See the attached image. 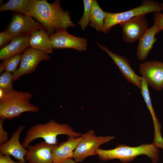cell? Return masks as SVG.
Listing matches in <instances>:
<instances>
[{
	"label": "cell",
	"mask_w": 163,
	"mask_h": 163,
	"mask_svg": "<svg viewBox=\"0 0 163 163\" xmlns=\"http://www.w3.org/2000/svg\"><path fill=\"white\" fill-rule=\"evenodd\" d=\"M82 136L78 137L69 136L66 141L55 145L52 150L54 163H61L73 158L74 152L81 140Z\"/></svg>",
	"instance_id": "obj_15"
},
{
	"label": "cell",
	"mask_w": 163,
	"mask_h": 163,
	"mask_svg": "<svg viewBox=\"0 0 163 163\" xmlns=\"http://www.w3.org/2000/svg\"><path fill=\"white\" fill-rule=\"evenodd\" d=\"M0 163H22L19 161L17 162L13 161L10 156L0 154Z\"/></svg>",
	"instance_id": "obj_28"
},
{
	"label": "cell",
	"mask_w": 163,
	"mask_h": 163,
	"mask_svg": "<svg viewBox=\"0 0 163 163\" xmlns=\"http://www.w3.org/2000/svg\"><path fill=\"white\" fill-rule=\"evenodd\" d=\"M141 93L151 114L153 122L154 131L159 132L161 131L162 126L159 122L153 109L148 89V85L142 77H141Z\"/></svg>",
	"instance_id": "obj_20"
},
{
	"label": "cell",
	"mask_w": 163,
	"mask_h": 163,
	"mask_svg": "<svg viewBox=\"0 0 163 163\" xmlns=\"http://www.w3.org/2000/svg\"><path fill=\"white\" fill-rule=\"evenodd\" d=\"M84 11L82 16L77 23L80 25V28L85 30L90 22L92 0H83Z\"/></svg>",
	"instance_id": "obj_24"
},
{
	"label": "cell",
	"mask_w": 163,
	"mask_h": 163,
	"mask_svg": "<svg viewBox=\"0 0 163 163\" xmlns=\"http://www.w3.org/2000/svg\"><path fill=\"white\" fill-rule=\"evenodd\" d=\"M60 135L78 137L82 134L74 131L68 124H60L51 120L46 123L30 127L25 134L22 144L26 148L32 141L41 138L46 143L56 146L58 145L57 136Z\"/></svg>",
	"instance_id": "obj_2"
},
{
	"label": "cell",
	"mask_w": 163,
	"mask_h": 163,
	"mask_svg": "<svg viewBox=\"0 0 163 163\" xmlns=\"http://www.w3.org/2000/svg\"><path fill=\"white\" fill-rule=\"evenodd\" d=\"M21 55L19 54L8 59L4 60L0 66V73L4 70L14 73L17 69L18 66L20 62Z\"/></svg>",
	"instance_id": "obj_22"
},
{
	"label": "cell",
	"mask_w": 163,
	"mask_h": 163,
	"mask_svg": "<svg viewBox=\"0 0 163 163\" xmlns=\"http://www.w3.org/2000/svg\"><path fill=\"white\" fill-rule=\"evenodd\" d=\"M28 4L29 0H10L0 6V11H12L27 15Z\"/></svg>",
	"instance_id": "obj_21"
},
{
	"label": "cell",
	"mask_w": 163,
	"mask_h": 163,
	"mask_svg": "<svg viewBox=\"0 0 163 163\" xmlns=\"http://www.w3.org/2000/svg\"><path fill=\"white\" fill-rule=\"evenodd\" d=\"M53 49L71 48L79 51L87 49V40L69 33L67 30L57 31L50 35Z\"/></svg>",
	"instance_id": "obj_11"
},
{
	"label": "cell",
	"mask_w": 163,
	"mask_h": 163,
	"mask_svg": "<svg viewBox=\"0 0 163 163\" xmlns=\"http://www.w3.org/2000/svg\"><path fill=\"white\" fill-rule=\"evenodd\" d=\"M29 46L48 54L53 52L50 35L45 29H37L32 32L28 39Z\"/></svg>",
	"instance_id": "obj_17"
},
{
	"label": "cell",
	"mask_w": 163,
	"mask_h": 163,
	"mask_svg": "<svg viewBox=\"0 0 163 163\" xmlns=\"http://www.w3.org/2000/svg\"><path fill=\"white\" fill-rule=\"evenodd\" d=\"M13 37L6 31L0 33V47L2 48L5 46L8 42L11 41Z\"/></svg>",
	"instance_id": "obj_26"
},
{
	"label": "cell",
	"mask_w": 163,
	"mask_h": 163,
	"mask_svg": "<svg viewBox=\"0 0 163 163\" xmlns=\"http://www.w3.org/2000/svg\"><path fill=\"white\" fill-rule=\"evenodd\" d=\"M162 11L160 4L152 0H145L141 5L125 11L112 13L105 12L102 32L106 34L111 28L117 24L127 21L136 16L151 12H159Z\"/></svg>",
	"instance_id": "obj_5"
},
{
	"label": "cell",
	"mask_w": 163,
	"mask_h": 163,
	"mask_svg": "<svg viewBox=\"0 0 163 163\" xmlns=\"http://www.w3.org/2000/svg\"><path fill=\"white\" fill-rule=\"evenodd\" d=\"M13 74L5 71L0 76V95L13 90Z\"/></svg>",
	"instance_id": "obj_23"
},
{
	"label": "cell",
	"mask_w": 163,
	"mask_h": 163,
	"mask_svg": "<svg viewBox=\"0 0 163 163\" xmlns=\"http://www.w3.org/2000/svg\"><path fill=\"white\" fill-rule=\"evenodd\" d=\"M154 23L157 25L158 32L163 30V13L161 12L154 13Z\"/></svg>",
	"instance_id": "obj_25"
},
{
	"label": "cell",
	"mask_w": 163,
	"mask_h": 163,
	"mask_svg": "<svg viewBox=\"0 0 163 163\" xmlns=\"http://www.w3.org/2000/svg\"><path fill=\"white\" fill-rule=\"evenodd\" d=\"M33 96L29 92L14 89L0 95V119L10 120L25 112H38L39 108L30 102Z\"/></svg>",
	"instance_id": "obj_3"
},
{
	"label": "cell",
	"mask_w": 163,
	"mask_h": 163,
	"mask_svg": "<svg viewBox=\"0 0 163 163\" xmlns=\"http://www.w3.org/2000/svg\"><path fill=\"white\" fill-rule=\"evenodd\" d=\"M113 136H97L94 130H90L82 134V139L74 152L73 158L76 162H81L87 157L97 155L100 146L113 139Z\"/></svg>",
	"instance_id": "obj_6"
},
{
	"label": "cell",
	"mask_w": 163,
	"mask_h": 163,
	"mask_svg": "<svg viewBox=\"0 0 163 163\" xmlns=\"http://www.w3.org/2000/svg\"><path fill=\"white\" fill-rule=\"evenodd\" d=\"M4 120H0V144L2 145L8 141V135L7 132L5 131L3 126Z\"/></svg>",
	"instance_id": "obj_27"
},
{
	"label": "cell",
	"mask_w": 163,
	"mask_h": 163,
	"mask_svg": "<svg viewBox=\"0 0 163 163\" xmlns=\"http://www.w3.org/2000/svg\"><path fill=\"white\" fill-rule=\"evenodd\" d=\"M55 145L45 141L29 145L25 157L28 163H54L52 150Z\"/></svg>",
	"instance_id": "obj_14"
},
{
	"label": "cell",
	"mask_w": 163,
	"mask_h": 163,
	"mask_svg": "<svg viewBox=\"0 0 163 163\" xmlns=\"http://www.w3.org/2000/svg\"><path fill=\"white\" fill-rule=\"evenodd\" d=\"M146 14L136 16L119 24L125 42L133 43L139 40L149 29Z\"/></svg>",
	"instance_id": "obj_9"
},
{
	"label": "cell",
	"mask_w": 163,
	"mask_h": 163,
	"mask_svg": "<svg viewBox=\"0 0 163 163\" xmlns=\"http://www.w3.org/2000/svg\"><path fill=\"white\" fill-rule=\"evenodd\" d=\"M162 11H163V3L160 4Z\"/></svg>",
	"instance_id": "obj_30"
},
{
	"label": "cell",
	"mask_w": 163,
	"mask_h": 163,
	"mask_svg": "<svg viewBox=\"0 0 163 163\" xmlns=\"http://www.w3.org/2000/svg\"><path fill=\"white\" fill-rule=\"evenodd\" d=\"M60 2L59 0L52 3L46 0H29L27 15L40 23L50 35L74 27L69 12L63 9Z\"/></svg>",
	"instance_id": "obj_1"
},
{
	"label": "cell",
	"mask_w": 163,
	"mask_h": 163,
	"mask_svg": "<svg viewBox=\"0 0 163 163\" xmlns=\"http://www.w3.org/2000/svg\"><path fill=\"white\" fill-rule=\"evenodd\" d=\"M50 58L46 52L30 47L27 48L21 55L18 68L13 74V81L24 75L32 73L41 61Z\"/></svg>",
	"instance_id": "obj_7"
},
{
	"label": "cell",
	"mask_w": 163,
	"mask_h": 163,
	"mask_svg": "<svg viewBox=\"0 0 163 163\" xmlns=\"http://www.w3.org/2000/svg\"><path fill=\"white\" fill-rule=\"evenodd\" d=\"M158 33V27L154 23L152 27L149 28L139 39L136 52L139 60L143 61L147 58L154 44L157 41L155 36Z\"/></svg>",
	"instance_id": "obj_16"
},
{
	"label": "cell",
	"mask_w": 163,
	"mask_h": 163,
	"mask_svg": "<svg viewBox=\"0 0 163 163\" xmlns=\"http://www.w3.org/2000/svg\"><path fill=\"white\" fill-rule=\"evenodd\" d=\"M97 44L112 59L127 81L141 89V77H139L136 73L130 66L128 60L123 56L113 52L106 47L98 43Z\"/></svg>",
	"instance_id": "obj_12"
},
{
	"label": "cell",
	"mask_w": 163,
	"mask_h": 163,
	"mask_svg": "<svg viewBox=\"0 0 163 163\" xmlns=\"http://www.w3.org/2000/svg\"><path fill=\"white\" fill-rule=\"evenodd\" d=\"M97 152L99 158L104 161L117 159L123 163H127L142 155L150 158L153 163H157L159 159V151L152 143L150 144L143 143L134 147L119 144L111 149L98 148Z\"/></svg>",
	"instance_id": "obj_4"
},
{
	"label": "cell",
	"mask_w": 163,
	"mask_h": 163,
	"mask_svg": "<svg viewBox=\"0 0 163 163\" xmlns=\"http://www.w3.org/2000/svg\"><path fill=\"white\" fill-rule=\"evenodd\" d=\"M139 72L153 89L159 91L163 88V62L145 61L139 64Z\"/></svg>",
	"instance_id": "obj_10"
},
{
	"label": "cell",
	"mask_w": 163,
	"mask_h": 163,
	"mask_svg": "<svg viewBox=\"0 0 163 163\" xmlns=\"http://www.w3.org/2000/svg\"><path fill=\"white\" fill-rule=\"evenodd\" d=\"M61 163H76V162L73 160L72 158L69 159Z\"/></svg>",
	"instance_id": "obj_29"
},
{
	"label": "cell",
	"mask_w": 163,
	"mask_h": 163,
	"mask_svg": "<svg viewBox=\"0 0 163 163\" xmlns=\"http://www.w3.org/2000/svg\"><path fill=\"white\" fill-rule=\"evenodd\" d=\"M29 36L13 37L10 42L0 50V59L5 60L24 51L29 46Z\"/></svg>",
	"instance_id": "obj_18"
},
{
	"label": "cell",
	"mask_w": 163,
	"mask_h": 163,
	"mask_svg": "<svg viewBox=\"0 0 163 163\" xmlns=\"http://www.w3.org/2000/svg\"><path fill=\"white\" fill-rule=\"evenodd\" d=\"M105 12L100 7L97 0H92L89 25L97 31H102Z\"/></svg>",
	"instance_id": "obj_19"
},
{
	"label": "cell",
	"mask_w": 163,
	"mask_h": 163,
	"mask_svg": "<svg viewBox=\"0 0 163 163\" xmlns=\"http://www.w3.org/2000/svg\"><path fill=\"white\" fill-rule=\"evenodd\" d=\"M24 127V125L20 126L13 133L10 139L0 145V154L12 156L22 163H26L25 157L27 150L19 140L20 136Z\"/></svg>",
	"instance_id": "obj_13"
},
{
	"label": "cell",
	"mask_w": 163,
	"mask_h": 163,
	"mask_svg": "<svg viewBox=\"0 0 163 163\" xmlns=\"http://www.w3.org/2000/svg\"><path fill=\"white\" fill-rule=\"evenodd\" d=\"M44 28L39 22L29 16L21 14L14 15L5 30L13 37L29 36L35 30Z\"/></svg>",
	"instance_id": "obj_8"
}]
</instances>
